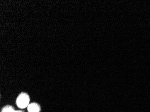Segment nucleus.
<instances>
[{
	"label": "nucleus",
	"mask_w": 150,
	"mask_h": 112,
	"mask_svg": "<svg viewBox=\"0 0 150 112\" xmlns=\"http://www.w3.org/2000/svg\"><path fill=\"white\" fill-rule=\"evenodd\" d=\"M30 98L27 93L22 92L19 94L16 100V104L21 108H25L29 104Z\"/></svg>",
	"instance_id": "nucleus-1"
},
{
	"label": "nucleus",
	"mask_w": 150,
	"mask_h": 112,
	"mask_svg": "<svg viewBox=\"0 0 150 112\" xmlns=\"http://www.w3.org/2000/svg\"><path fill=\"white\" fill-rule=\"evenodd\" d=\"M28 109L29 112H40V106L36 103H33L28 105Z\"/></svg>",
	"instance_id": "nucleus-2"
},
{
	"label": "nucleus",
	"mask_w": 150,
	"mask_h": 112,
	"mask_svg": "<svg viewBox=\"0 0 150 112\" xmlns=\"http://www.w3.org/2000/svg\"><path fill=\"white\" fill-rule=\"evenodd\" d=\"M15 110L12 106H7L2 108L1 112H14Z\"/></svg>",
	"instance_id": "nucleus-3"
},
{
	"label": "nucleus",
	"mask_w": 150,
	"mask_h": 112,
	"mask_svg": "<svg viewBox=\"0 0 150 112\" xmlns=\"http://www.w3.org/2000/svg\"><path fill=\"white\" fill-rule=\"evenodd\" d=\"M14 112H23V111H15Z\"/></svg>",
	"instance_id": "nucleus-4"
}]
</instances>
